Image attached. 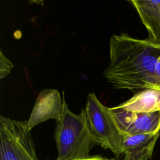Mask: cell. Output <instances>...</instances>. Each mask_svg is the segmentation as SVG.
Returning <instances> with one entry per match:
<instances>
[{"instance_id":"cell-1","label":"cell","mask_w":160,"mask_h":160,"mask_svg":"<svg viewBox=\"0 0 160 160\" xmlns=\"http://www.w3.org/2000/svg\"><path fill=\"white\" fill-rule=\"evenodd\" d=\"M160 44L126 34L112 35L109 41V63L104 76L114 88L136 93L153 89Z\"/></svg>"},{"instance_id":"cell-2","label":"cell","mask_w":160,"mask_h":160,"mask_svg":"<svg viewBox=\"0 0 160 160\" xmlns=\"http://www.w3.org/2000/svg\"><path fill=\"white\" fill-rule=\"evenodd\" d=\"M64 106L61 116L56 121L54 138L58 149L56 160H72L89 157L95 143L83 110L79 114L68 108L62 92Z\"/></svg>"},{"instance_id":"cell-3","label":"cell","mask_w":160,"mask_h":160,"mask_svg":"<svg viewBox=\"0 0 160 160\" xmlns=\"http://www.w3.org/2000/svg\"><path fill=\"white\" fill-rule=\"evenodd\" d=\"M82 110L95 143L119 157L123 133L118 127L109 108L103 105L92 92L88 95Z\"/></svg>"},{"instance_id":"cell-4","label":"cell","mask_w":160,"mask_h":160,"mask_svg":"<svg viewBox=\"0 0 160 160\" xmlns=\"http://www.w3.org/2000/svg\"><path fill=\"white\" fill-rule=\"evenodd\" d=\"M0 160H39L28 121L0 116Z\"/></svg>"},{"instance_id":"cell-5","label":"cell","mask_w":160,"mask_h":160,"mask_svg":"<svg viewBox=\"0 0 160 160\" xmlns=\"http://www.w3.org/2000/svg\"><path fill=\"white\" fill-rule=\"evenodd\" d=\"M109 109L122 133L136 134L160 132V111L136 113L118 106Z\"/></svg>"},{"instance_id":"cell-6","label":"cell","mask_w":160,"mask_h":160,"mask_svg":"<svg viewBox=\"0 0 160 160\" xmlns=\"http://www.w3.org/2000/svg\"><path fill=\"white\" fill-rule=\"evenodd\" d=\"M63 106V98H61L56 89L42 90L39 94L28 120L30 130L49 119H59L62 113Z\"/></svg>"},{"instance_id":"cell-7","label":"cell","mask_w":160,"mask_h":160,"mask_svg":"<svg viewBox=\"0 0 160 160\" xmlns=\"http://www.w3.org/2000/svg\"><path fill=\"white\" fill-rule=\"evenodd\" d=\"M160 132L157 134H124L120 152L124 160H150Z\"/></svg>"},{"instance_id":"cell-8","label":"cell","mask_w":160,"mask_h":160,"mask_svg":"<svg viewBox=\"0 0 160 160\" xmlns=\"http://www.w3.org/2000/svg\"><path fill=\"white\" fill-rule=\"evenodd\" d=\"M136 10L148 32V39L160 44V0L129 1Z\"/></svg>"},{"instance_id":"cell-9","label":"cell","mask_w":160,"mask_h":160,"mask_svg":"<svg viewBox=\"0 0 160 160\" xmlns=\"http://www.w3.org/2000/svg\"><path fill=\"white\" fill-rule=\"evenodd\" d=\"M117 106L136 113L160 111V90L155 89L142 90L135 93L132 98Z\"/></svg>"},{"instance_id":"cell-10","label":"cell","mask_w":160,"mask_h":160,"mask_svg":"<svg viewBox=\"0 0 160 160\" xmlns=\"http://www.w3.org/2000/svg\"><path fill=\"white\" fill-rule=\"evenodd\" d=\"M14 65L12 62L0 51V79H2L10 73Z\"/></svg>"},{"instance_id":"cell-11","label":"cell","mask_w":160,"mask_h":160,"mask_svg":"<svg viewBox=\"0 0 160 160\" xmlns=\"http://www.w3.org/2000/svg\"><path fill=\"white\" fill-rule=\"evenodd\" d=\"M153 89L160 90V58L156 64Z\"/></svg>"},{"instance_id":"cell-12","label":"cell","mask_w":160,"mask_h":160,"mask_svg":"<svg viewBox=\"0 0 160 160\" xmlns=\"http://www.w3.org/2000/svg\"><path fill=\"white\" fill-rule=\"evenodd\" d=\"M72 160H116V159H109L101 155H94V156H89V157L86 158L76 159H72Z\"/></svg>"}]
</instances>
